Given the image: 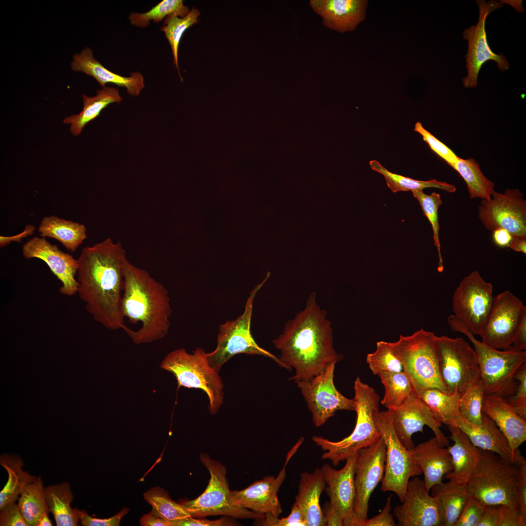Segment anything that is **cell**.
<instances>
[{"label":"cell","instance_id":"obj_12","mask_svg":"<svg viewBox=\"0 0 526 526\" xmlns=\"http://www.w3.org/2000/svg\"><path fill=\"white\" fill-rule=\"evenodd\" d=\"M441 376L449 393L462 394L481 378L476 353L463 338L436 337Z\"/></svg>","mask_w":526,"mask_h":526},{"label":"cell","instance_id":"obj_4","mask_svg":"<svg viewBox=\"0 0 526 526\" xmlns=\"http://www.w3.org/2000/svg\"><path fill=\"white\" fill-rule=\"evenodd\" d=\"M354 391L357 421L352 433L338 441H332L321 436L312 437L313 441L325 451L321 459L329 460L334 466L359 450L374 445L381 437L374 419L375 413L379 410V396L373 387L363 383L359 377L355 381Z\"/></svg>","mask_w":526,"mask_h":526},{"label":"cell","instance_id":"obj_23","mask_svg":"<svg viewBox=\"0 0 526 526\" xmlns=\"http://www.w3.org/2000/svg\"><path fill=\"white\" fill-rule=\"evenodd\" d=\"M357 456V453L347 459L345 465L340 470H336L328 464L323 465L320 468L328 485L324 490L338 510L344 526H354V477Z\"/></svg>","mask_w":526,"mask_h":526},{"label":"cell","instance_id":"obj_6","mask_svg":"<svg viewBox=\"0 0 526 526\" xmlns=\"http://www.w3.org/2000/svg\"><path fill=\"white\" fill-rule=\"evenodd\" d=\"M451 330L466 335L476 353L483 381L485 395H495L504 399L514 393L517 385L514 374L526 362V351L508 348L500 351L477 340L463 323L453 314L447 318Z\"/></svg>","mask_w":526,"mask_h":526},{"label":"cell","instance_id":"obj_27","mask_svg":"<svg viewBox=\"0 0 526 526\" xmlns=\"http://www.w3.org/2000/svg\"><path fill=\"white\" fill-rule=\"evenodd\" d=\"M415 463L424 476L427 491L442 482L444 476L453 469L452 458L448 448L442 447L434 436L410 450Z\"/></svg>","mask_w":526,"mask_h":526},{"label":"cell","instance_id":"obj_31","mask_svg":"<svg viewBox=\"0 0 526 526\" xmlns=\"http://www.w3.org/2000/svg\"><path fill=\"white\" fill-rule=\"evenodd\" d=\"M431 490L437 504L440 526H454L463 506L471 495L467 485L449 480L433 486Z\"/></svg>","mask_w":526,"mask_h":526},{"label":"cell","instance_id":"obj_11","mask_svg":"<svg viewBox=\"0 0 526 526\" xmlns=\"http://www.w3.org/2000/svg\"><path fill=\"white\" fill-rule=\"evenodd\" d=\"M393 410L377 411L374 414L376 425L386 445L384 476L381 480L382 491H392L400 502L404 499L408 483L411 477L422 473L407 450L398 438L393 426Z\"/></svg>","mask_w":526,"mask_h":526},{"label":"cell","instance_id":"obj_14","mask_svg":"<svg viewBox=\"0 0 526 526\" xmlns=\"http://www.w3.org/2000/svg\"><path fill=\"white\" fill-rule=\"evenodd\" d=\"M336 363H331L324 370L310 379L296 382L317 427L324 425L338 411H355L354 398L344 396L334 385Z\"/></svg>","mask_w":526,"mask_h":526},{"label":"cell","instance_id":"obj_59","mask_svg":"<svg viewBox=\"0 0 526 526\" xmlns=\"http://www.w3.org/2000/svg\"><path fill=\"white\" fill-rule=\"evenodd\" d=\"M492 239L494 244L500 247H508L512 236L507 230L499 228L492 231Z\"/></svg>","mask_w":526,"mask_h":526},{"label":"cell","instance_id":"obj_28","mask_svg":"<svg viewBox=\"0 0 526 526\" xmlns=\"http://www.w3.org/2000/svg\"><path fill=\"white\" fill-rule=\"evenodd\" d=\"M453 441L448 446L451 455L453 469L443 478L457 484L466 485L480 459L482 450L474 446L467 434L459 428L447 425Z\"/></svg>","mask_w":526,"mask_h":526},{"label":"cell","instance_id":"obj_10","mask_svg":"<svg viewBox=\"0 0 526 526\" xmlns=\"http://www.w3.org/2000/svg\"><path fill=\"white\" fill-rule=\"evenodd\" d=\"M200 460L210 474L208 484L203 493L196 499L181 504L194 518L225 515L236 518L263 519L265 514L236 507L231 503L230 490L225 466L201 453Z\"/></svg>","mask_w":526,"mask_h":526},{"label":"cell","instance_id":"obj_18","mask_svg":"<svg viewBox=\"0 0 526 526\" xmlns=\"http://www.w3.org/2000/svg\"><path fill=\"white\" fill-rule=\"evenodd\" d=\"M479 18L477 23L465 29L462 33L465 40L468 42L467 53L465 56L467 75L463 78V83L466 88H474L477 85L478 76L483 65L491 60L495 61L501 71L507 70L509 63L502 54H496L490 48L486 32V21L489 14L501 7L500 2L494 0L487 1L478 0Z\"/></svg>","mask_w":526,"mask_h":526},{"label":"cell","instance_id":"obj_36","mask_svg":"<svg viewBox=\"0 0 526 526\" xmlns=\"http://www.w3.org/2000/svg\"><path fill=\"white\" fill-rule=\"evenodd\" d=\"M460 395L457 391L449 393L437 389H429L424 391L419 398L436 419L447 426L451 425L462 416L459 408Z\"/></svg>","mask_w":526,"mask_h":526},{"label":"cell","instance_id":"obj_56","mask_svg":"<svg viewBox=\"0 0 526 526\" xmlns=\"http://www.w3.org/2000/svg\"><path fill=\"white\" fill-rule=\"evenodd\" d=\"M233 525L232 523L224 518L216 520H208L197 519L192 516H189L175 522L172 526H221Z\"/></svg>","mask_w":526,"mask_h":526},{"label":"cell","instance_id":"obj_26","mask_svg":"<svg viewBox=\"0 0 526 526\" xmlns=\"http://www.w3.org/2000/svg\"><path fill=\"white\" fill-rule=\"evenodd\" d=\"M71 68L75 72H81L94 77L103 87L107 83H112L124 87L132 96H138L144 88V77L138 72L131 73L129 76L116 74L105 68L94 57L93 51L84 48L80 53L73 56Z\"/></svg>","mask_w":526,"mask_h":526},{"label":"cell","instance_id":"obj_15","mask_svg":"<svg viewBox=\"0 0 526 526\" xmlns=\"http://www.w3.org/2000/svg\"><path fill=\"white\" fill-rule=\"evenodd\" d=\"M526 315V307L519 298L508 290L499 293L479 335L481 341L497 349H508Z\"/></svg>","mask_w":526,"mask_h":526},{"label":"cell","instance_id":"obj_29","mask_svg":"<svg viewBox=\"0 0 526 526\" xmlns=\"http://www.w3.org/2000/svg\"><path fill=\"white\" fill-rule=\"evenodd\" d=\"M482 411L495 423L514 451L526 440V421L516 414L504 398L485 395Z\"/></svg>","mask_w":526,"mask_h":526},{"label":"cell","instance_id":"obj_2","mask_svg":"<svg viewBox=\"0 0 526 526\" xmlns=\"http://www.w3.org/2000/svg\"><path fill=\"white\" fill-rule=\"evenodd\" d=\"M326 315L312 292L305 307L286 322L282 333L272 340L281 352V367L294 370L290 379L295 383L313 377L342 358L334 348L333 330Z\"/></svg>","mask_w":526,"mask_h":526},{"label":"cell","instance_id":"obj_40","mask_svg":"<svg viewBox=\"0 0 526 526\" xmlns=\"http://www.w3.org/2000/svg\"><path fill=\"white\" fill-rule=\"evenodd\" d=\"M385 389L380 403L389 410H394L413 393L411 382L403 372H383L378 375Z\"/></svg>","mask_w":526,"mask_h":526},{"label":"cell","instance_id":"obj_60","mask_svg":"<svg viewBox=\"0 0 526 526\" xmlns=\"http://www.w3.org/2000/svg\"><path fill=\"white\" fill-rule=\"evenodd\" d=\"M478 526H496L495 506H486Z\"/></svg>","mask_w":526,"mask_h":526},{"label":"cell","instance_id":"obj_46","mask_svg":"<svg viewBox=\"0 0 526 526\" xmlns=\"http://www.w3.org/2000/svg\"><path fill=\"white\" fill-rule=\"evenodd\" d=\"M376 350L367 354L366 362L375 376L383 372H403V364L394 352L390 342L379 341L376 342Z\"/></svg>","mask_w":526,"mask_h":526},{"label":"cell","instance_id":"obj_13","mask_svg":"<svg viewBox=\"0 0 526 526\" xmlns=\"http://www.w3.org/2000/svg\"><path fill=\"white\" fill-rule=\"evenodd\" d=\"M493 285L474 270L465 277L454 292L453 315L474 335H479L493 305Z\"/></svg>","mask_w":526,"mask_h":526},{"label":"cell","instance_id":"obj_25","mask_svg":"<svg viewBox=\"0 0 526 526\" xmlns=\"http://www.w3.org/2000/svg\"><path fill=\"white\" fill-rule=\"evenodd\" d=\"M313 10L326 27L341 33L353 31L365 18L367 0H311Z\"/></svg>","mask_w":526,"mask_h":526},{"label":"cell","instance_id":"obj_1","mask_svg":"<svg viewBox=\"0 0 526 526\" xmlns=\"http://www.w3.org/2000/svg\"><path fill=\"white\" fill-rule=\"evenodd\" d=\"M128 260L120 243L111 238L84 248L77 259V293L94 319L110 330L127 327L121 302Z\"/></svg>","mask_w":526,"mask_h":526},{"label":"cell","instance_id":"obj_7","mask_svg":"<svg viewBox=\"0 0 526 526\" xmlns=\"http://www.w3.org/2000/svg\"><path fill=\"white\" fill-rule=\"evenodd\" d=\"M160 367L174 376L178 387L203 391L208 398L210 413L218 412L223 402V384L218 372L209 364L207 353L202 348H197L192 354L184 348L175 350L165 357Z\"/></svg>","mask_w":526,"mask_h":526},{"label":"cell","instance_id":"obj_9","mask_svg":"<svg viewBox=\"0 0 526 526\" xmlns=\"http://www.w3.org/2000/svg\"><path fill=\"white\" fill-rule=\"evenodd\" d=\"M269 275L251 291L243 313L234 320H228L219 327L216 348L207 353L210 366L219 372L221 367L232 357L238 354L258 355L269 357L280 367L281 363L277 357L261 347L256 342L251 333V321L255 297Z\"/></svg>","mask_w":526,"mask_h":526},{"label":"cell","instance_id":"obj_63","mask_svg":"<svg viewBox=\"0 0 526 526\" xmlns=\"http://www.w3.org/2000/svg\"><path fill=\"white\" fill-rule=\"evenodd\" d=\"M48 513H44L39 519L37 526H53L52 523L48 515Z\"/></svg>","mask_w":526,"mask_h":526},{"label":"cell","instance_id":"obj_50","mask_svg":"<svg viewBox=\"0 0 526 526\" xmlns=\"http://www.w3.org/2000/svg\"><path fill=\"white\" fill-rule=\"evenodd\" d=\"M263 526H307L304 515L295 504H293L290 514L286 517L279 519L273 515L265 514L264 517L259 521Z\"/></svg>","mask_w":526,"mask_h":526},{"label":"cell","instance_id":"obj_42","mask_svg":"<svg viewBox=\"0 0 526 526\" xmlns=\"http://www.w3.org/2000/svg\"><path fill=\"white\" fill-rule=\"evenodd\" d=\"M200 11L192 8L184 17L181 18L175 14L168 16L164 20V25L161 27L167 38L172 50L173 64L178 70L179 76H181L178 66V51L181 38L185 31L198 22Z\"/></svg>","mask_w":526,"mask_h":526},{"label":"cell","instance_id":"obj_8","mask_svg":"<svg viewBox=\"0 0 526 526\" xmlns=\"http://www.w3.org/2000/svg\"><path fill=\"white\" fill-rule=\"evenodd\" d=\"M496 454L482 450L480 459L467 487L486 506H515L514 488L519 468Z\"/></svg>","mask_w":526,"mask_h":526},{"label":"cell","instance_id":"obj_22","mask_svg":"<svg viewBox=\"0 0 526 526\" xmlns=\"http://www.w3.org/2000/svg\"><path fill=\"white\" fill-rule=\"evenodd\" d=\"M285 464L277 477L267 476L256 481L241 490H230L229 498L233 505L262 514L270 513L279 517L282 509L278 492L286 477Z\"/></svg>","mask_w":526,"mask_h":526},{"label":"cell","instance_id":"obj_5","mask_svg":"<svg viewBox=\"0 0 526 526\" xmlns=\"http://www.w3.org/2000/svg\"><path fill=\"white\" fill-rule=\"evenodd\" d=\"M436 337L421 328L390 342L410 379L413 393L418 397L429 389L448 393L441 376Z\"/></svg>","mask_w":526,"mask_h":526},{"label":"cell","instance_id":"obj_43","mask_svg":"<svg viewBox=\"0 0 526 526\" xmlns=\"http://www.w3.org/2000/svg\"><path fill=\"white\" fill-rule=\"evenodd\" d=\"M189 11V8L184 5L182 0H163L147 12L132 13L128 19L132 25L144 28L150 25V20L160 22L172 14L183 18Z\"/></svg>","mask_w":526,"mask_h":526},{"label":"cell","instance_id":"obj_58","mask_svg":"<svg viewBox=\"0 0 526 526\" xmlns=\"http://www.w3.org/2000/svg\"><path fill=\"white\" fill-rule=\"evenodd\" d=\"M509 348L517 351H526V315L523 318L518 328L515 339L512 345Z\"/></svg>","mask_w":526,"mask_h":526},{"label":"cell","instance_id":"obj_53","mask_svg":"<svg viewBox=\"0 0 526 526\" xmlns=\"http://www.w3.org/2000/svg\"><path fill=\"white\" fill-rule=\"evenodd\" d=\"M518 468L514 488V500L520 513L526 519V464L519 466Z\"/></svg>","mask_w":526,"mask_h":526},{"label":"cell","instance_id":"obj_41","mask_svg":"<svg viewBox=\"0 0 526 526\" xmlns=\"http://www.w3.org/2000/svg\"><path fill=\"white\" fill-rule=\"evenodd\" d=\"M144 499L152 507L151 512L167 521L170 526L175 522L191 516L182 504L172 500L160 487L153 488L144 494Z\"/></svg>","mask_w":526,"mask_h":526},{"label":"cell","instance_id":"obj_62","mask_svg":"<svg viewBox=\"0 0 526 526\" xmlns=\"http://www.w3.org/2000/svg\"><path fill=\"white\" fill-rule=\"evenodd\" d=\"M508 247L516 252L526 254V237L513 236Z\"/></svg>","mask_w":526,"mask_h":526},{"label":"cell","instance_id":"obj_3","mask_svg":"<svg viewBox=\"0 0 526 526\" xmlns=\"http://www.w3.org/2000/svg\"><path fill=\"white\" fill-rule=\"evenodd\" d=\"M121 302L122 317L138 330L124 331L136 344L149 343L164 338L169 332L172 310L168 291L146 270L128 260L124 268Z\"/></svg>","mask_w":526,"mask_h":526},{"label":"cell","instance_id":"obj_33","mask_svg":"<svg viewBox=\"0 0 526 526\" xmlns=\"http://www.w3.org/2000/svg\"><path fill=\"white\" fill-rule=\"evenodd\" d=\"M38 230L41 237L54 238L72 252L76 250L86 238L84 225L55 215L44 217Z\"/></svg>","mask_w":526,"mask_h":526},{"label":"cell","instance_id":"obj_54","mask_svg":"<svg viewBox=\"0 0 526 526\" xmlns=\"http://www.w3.org/2000/svg\"><path fill=\"white\" fill-rule=\"evenodd\" d=\"M0 526H28L16 502L0 509Z\"/></svg>","mask_w":526,"mask_h":526},{"label":"cell","instance_id":"obj_17","mask_svg":"<svg viewBox=\"0 0 526 526\" xmlns=\"http://www.w3.org/2000/svg\"><path fill=\"white\" fill-rule=\"evenodd\" d=\"M492 198L482 199L478 218L486 229L507 230L513 236L526 237V200L519 189L495 191Z\"/></svg>","mask_w":526,"mask_h":526},{"label":"cell","instance_id":"obj_32","mask_svg":"<svg viewBox=\"0 0 526 526\" xmlns=\"http://www.w3.org/2000/svg\"><path fill=\"white\" fill-rule=\"evenodd\" d=\"M83 107L81 112L77 114L66 117L63 122L70 124V131L74 136H78L87 124L96 118L103 109L109 105L122 100L119 91L113 87H104L97 91V94L89 97L82 95Z\"/></svg>","mask_w":526,"mask_h":526},{"label":"cell","instance_id":"obj_52","mask_svg":"<svg viewBox=\"0 0 526 526\" xmlns=\"http://www.w3.org/2000/svg\"><path fill=\"white\" fill-rule=\"evenodd\" d=\"M80 523L84 526H118L122 518L127 513L129 509L124 507L113 516L105 519L94 518L87 514L84 510H80L75 508Z\"/></svg>","mask_w":526,"mask_h":526},{"label":"cell","instance_id":"obj_24","mask_svg":"<svg viewBox=\"0 0 526 526\" xmlns=\"http://www.w3.org/2000/svg\"><path fill=\"white\" fill-rule=\"evenodd\" d=\"M451 426L461 430L477 448L492 452L511 464L519 466L526 464L520 451H512L507 439L495 423L484 413L480 425L471 424L461 416Z\"/></svg>","mask_w":526,"mask_h":526},{"label":"cell","instance_id":"obj_57","mask_svg":"<svg viewBox=\"0 0 526 526\" xmlns=\"http://www.w3.org/2000/svg\"><path fill=\"white\" fill-rule=\"evenodd\" d=\"M326 526H343L342 517L334 503L331 500L325 502L322 508Z\"/></svg>","mask_w":526,"mask_h":526},{"label":"cell","instance_id":"obj_21","mask_svg":"<svg viewBox=\"0 0 526 526\" xmlns=\"http://www.w3.org/2000/svg\"><path fill=\"white\" fill-rule=\"evenodd\" d=\"M22 252L25 258L39 259L46 263L61 282V294L71 296L77 293L78 282L75 276L78 262L71 255L59 250L45 238L38 237L27 242L22 246Z\"/></svg>","mask_w":526,"mask_h":526},{"label":"cell","instance_id":"obj_20","mask_svg":"<svg viewBox=\"0 0 526 526\" xmlns=\"http://www.w3.org/2000/svg\"><path fill=\"white\" fill-rule=\"evenodd\" d=\"M429 493L424 480L417 476L409 480L402 504L393 510L398 526H440L436 503Z\"/></svg>","mask_w":526,"mask_h":526},{"label":"cell","instance_id":"obj_48","mask_svg":"<svg viewBox=\"0 0 526 526\" xmlns=\"http://www.w3.org/2000/svg\"><path fill=\"white\" fill-rule=\"evenodd\" d=\"M414 131L419 133L430 148L451 167L453 168L458 158L454 152L426 130L420 122H417Z\"/></svg>","mask_w":526,"mask_h":526},{"label":"cell","instance_id":"obj_39","mask_svg":"<svg viewBox=\"0 0 526 526\" xmlns=\"http://www.w3.org/2000/svg\"><path fill=\"white\" fill-rule=\"evenodd\" d=\"M369 164L373 170L380 173L384 177L387 186L394 193L400 191L422 190L423 189L428 188H437L451 193L456 191L454 186L445 182L439 181L436 179L417 180L392 173L376 160L370 161Z\"/></svg>","mask_w":526,"mask_h":526},{"label":"cell","instance_id":"obj_44","mask_svg":"<svg viewBox=\"0 0 526 526\" xmlns=\"http://www.w3.org/2000/svg\"><path fill=\"white\" fill-rule=\"evenodd\" d=\"M485 395V387L481 378L460 395L459 402L460 413L470 423L476 425L482 424V407Z\"/></svg>","mask_w":526,"mask_h":526},{"label":"cell","instance_id":"obj_19","mask_svg":"<svg viewBox=\"0 0 526 526\" xmlns=\"http://www.w3.org/2000/svg\"><path fill=\"white\" fill-rule=\"evenodd\" d=\"M393 412V428L398 438L407 450H411L414 447L412 435L418 432H423L424 426L431 429L442 447L449 446L448 439L440 428L441 423L428 406L413 393Z\"/></svg>","mask_w":526,"mask_h":526},{"label":"cell","instance_id":"obj_47","mask_svg":"<svg viewBox=\"0 0 526 526\" xmlns=\"http://www.w3.org/2000/svg\"><path fill=\"white\" fill-rule=\"evenodd\" d=\"M514 377L517 382L515 390L504 400L516 414L526 420V362L518 368Z\"/></svg>","mask_w":526,"mask_h":526},{"label":"cell","instance_id":"obj_61","mask_svg":"<svg viewBox=\"0 0 526 526\" xmlns=\"http://www.w3.org/2000/svg\"><path fill=\"white\" fill-rule=\"evenodd\" d=\"M140 524L142 526H170L167 521L151 511L142 517Z\"/></svg>","mask_w":526,"mask_h":526},{"label":"cell","instance_id":"obj_38","mask_svg":"<svg viewBox=\"0 0 526 526\" xmlns=\"http://www.w3.org/2000/svg\"><path fill=\"white\" fill-rule=\"evenodd\" d=\"M453 169L466 183L470 199L491 198L494 184L485 176L478 164L473 159H464L458 157Z\"/></svg>","mask_w":526,"mask_h":526},{"label":"cell","instance_id":"obj_45","mask_svg":"<svg viewBox=\"0 0 526 526\" xmlns=\"http://www.w3.org/2000/svg\"><path fill=\"white\" fill-rule=\"evenodd\" d=\"M412 192L413 197L419 202L423 214L427 217L432 225L434 244L437 248L438 254L439 263L437 271L442 272L443 271L444 266L439 236L440 226L438 217V208L442 204L440 195L435 192L428 195L421 190H412Z\"/></svg>","mask_w":526,"mask_h":526},{"label":"cell","instance_id":"obj_34","mask_svg":"<svg viewBox=\"0 0 526 526\" xmlns=\"http://www.w3.org/2000/svg\"><path fill=\"white\" fill-rule=\"evenodd\" d=\"M46 501L57 526H76L79 519L71 504L74 495L67 482L44 488Z\"/></svg>","mask_w":526,"mask_h":526},{"label":"cell","instance_id":"obj_49","mask_svg":"<svg viewBox=\"0 0 526 526\" xmlns=\"http://www.w3.org/2000/svg\"><path fill=\"white\" fill-rule=\"evenodd\" d=\"M486 505L471 494L463 506L454 526H478Z\"/></svg>","mask_w":526,"mask_h":526},{"label":"cell","instance_id":"obj_30","mask_svg":"<svg viewBox=\"0 0 526 526\" xmlns=\"http://www.w3.org/2000/svg\"><path fill=\"white\" fill-rule=\"evenodd\" d=\"M326 485L320 468L316 469L312 473L303 472L300 474L294 504L302 511L307 526H326L320 505V495Z\"/></svg>","mask_w":526,"mask_h":526},{"label":"cell","instance_id":"obj_55","mask_svg":"<svg viewBox=\"0 0 526 526\" xmlns=\"http://www.w3.org/2000/svg\"><path fill=\"white\" fill-rule=\"evenodd\" d=\"M392 494L387 498L386 504L381 512L372 518L367 519L363 526H395L394 515L390 513L392 509Z\"/></svg>","mask_w":526,"mask_h":526},{"label":"cell","instance_id":"obj_35","mask_svg":"<svg viewBox=\"0 0 526 526\" xmlns=\"http://www.w3.org/2000/svg\"><path fill=\"white\" fill-rule=\"evenodd\" d=\"M0 464L6 470L7 481L0 492V509L15 503L18 500L24 487L33 481L36 476L30 475L23 470L22 460L14 455L2 454Z\"/></svg>","mask_w":526,"mask_h":526},{"label":"cell","instance_id":"obj_37","mask_svg":"<svg viewBox=\"0 0 526 526\" xmlns=\"http://www.w3.org/2000/svg\"><path fill=\"white\" fill-rule=\"evenodd\" d=\"M41 477L27 484L18 498V506L28 526H37L40 517L49 513Z\"/></svg>","mask_w":526,"mask_h":526},{"label":"cell","instance_id":"obj_16","mask_svg":"<svg viewBox=\"0 0 526 526\" xmlns=\"http://www.w3.org/2000/svg\"><path fill=\"white\" fill-rule=\"evenodd\" d=\"M386 445L383 438L357 452L354 484V526H363L368 518L370 496L383 479L385 465Z\"/></svg>","mask_w":526,"mask_h":526},{"label":"cell","instance_id":"obj_51","mask_svg":"<svg viewBox=\"0 0 526 526\" xmlns=\"http://www.w3.org/2000/svg\"><path fill=\"white\" fill-rule=\"evenodd\" d=\"M496 526H526L524 518L516 507L508 505L495 506Z\"/></svg>","mask_w":526,"mask_h":526}]
</instances>
